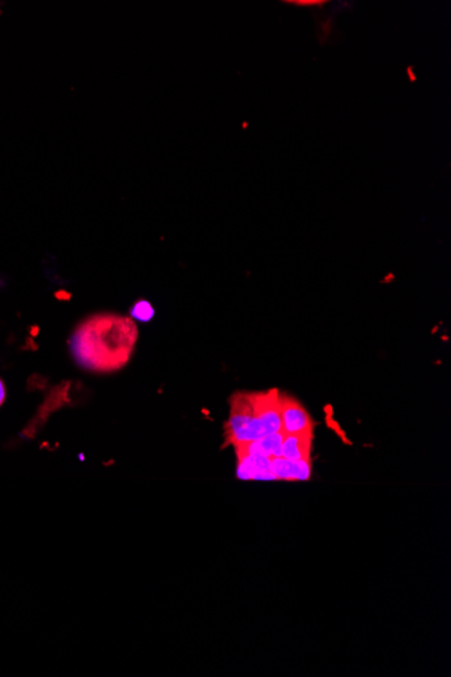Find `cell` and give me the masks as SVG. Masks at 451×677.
Masks as SVG:
<instances>
[{"label":"cell","instance_id":"obj_3","mask_svg":"<svg viewBox=\"0 0 451 677\" xmlns=\"http://www.w3.org/2000/svg\"><path fill=\"white\" fill-rule=\"evenodd\" d=\"M281 429L285 434L314 432V421L309 411L294 398L280 394Z\"/></svg>","mask_w":451,"mask_h":677},{"label":"cell","instance_id":"obj_4","mask_svg":"<svg viewBox=\"0 0 451 677\" xmlns=\"http://www.w3.org/2000/svg\"><path fill=\"white\" fill-rule=\"evenodd\" d=\"M237 476L241 480H260L275 482V475L270 471V458L238 453Z\"/></svg>","mask_w":451,"mask_h":677},{"label":"cell","instance_id":"obj_10","mask_svg":"<svg viewBox=\"0 0 451 677\" xmlns=\"http://www.w3.org/2000/svg\"><path fill=\"white\" fill-rule=\"evenodd\" d=\"M4 398H6V390H4V383L0 381V406L4 402Z\"/></svg>","mask_w":451,"mask_h":677},{"label":"cell","instance_id":"obj_8","mask_svg":"<svg viewBox=\"0 0 451 677\" xmlns=\"http://www.w3.org/2000/svg\"><path fill=\"white\" fill-rule=\"evenodd\" d=\"M132 318H137V320L142 321V322H148V321L155 317V309L146 300H140L132 307Z\"/></svg>","mask_w":451,"mask_h":677},{"label":"cell","instance_id":"obj_9","mask_svg":"<svg viewBox=\"0 0 451 677\" xmlns=\"http://www.w3.org/2000/svg\"><path fill=\"white\" fill-rule=\"evenodd\" d=\"M284 4L297 7H323L326 2H323V0H291V2H284Z\"/></svg>","mask_w":451,"mask_h":677},{"label":"cell","instance_id":"obj_6","mask_svg":"<svg viewBox=\"0 0 451 677\" xmlns=\"http://www.w3.org/2000/svg\"><path fill=\"white\" fill-rule=\"evenodd\" d=\"M285 435V433L283 432L275 433V434L267 435V437L260 438V440L234 446L235 451L272 460V458H280L281 446H283Z\"/></svg>","mask_w":451,"mask_h":677},{"label":"cell","instance_id":"obj_1","mask_svg":"<svg viewBox=\"0 0 451 677\" xmlns=\"http://www.w3.org/2000/svg\"><path fill=\"white\" fill-rule=\"evenodd\" d=\"M137 338V326L132 318L95 315L74 330L71 338L72 355L79 365L89 371H118L132 357Z\"/></svg>","mask_w":451,"mask_h":677},{"label":"cell","instance_id":"obj_2","mask_svg":"<svg viewBox=\"0 0 451 677\" xmlns=\"http://www.w3.org/2000/svg\"><path fill=\"white\" fill-rule=\"evenodd\" d=\"M283 432L280 392H240L230 399V416L226 424V442L233 446Z\"/></svg>","mask_w":451,"mask_h":677},{"label":"cell","instance_id":"obj_7","mask_svg":"<svg viewBox=\"0 0 451 677\" xmlns=\"http://www.w3.org/2000/svg\"><path fill=\"white\" fill-rule=\"evenodd\" d=\"M312 442H314V432L286 434L281 446L280 458L292 461L309 460L312 458Z\"/></svg>","mask_w":451,"mask_h":677},{"label":"cell","instance_id":"obj_5","mask_svg":"<svg viewBox=\"0 0 451 677\" xmlns=\"http://www.w3.org/2000/svg\"><path fill=\"white\" fill-rule=\"evenodd\" d=\"M270 471L276 480L286 482H307L312 474V458L309 460L292 461L284 458L270 460Z\"/></svg>","mask_w":451,"mask_h":677}]
</instances>
